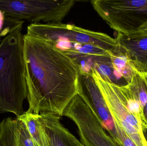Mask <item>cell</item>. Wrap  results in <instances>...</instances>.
<instances>
[{"instance_id": "6", "label": "cell", "mask_w": 147, "mask_h": 146, "mask_svg": "<svg viewBox=\"0 0 147 146\" xmlns=\"http://www.w3.org/2000/svg\"><path fill=\"white\" fill-rule=\"evenodd\" d=\"M78 94L95 114L104 129L115 140V123L102 94L91 74L80 72Z\"/></svg>"}, {"instance_id": "13", "label": "cell", "mask_w": 147, "mask_h": 146, "mask_svg": "<svg viewBox=\"0 0 147 146\" xmlns=\"http://www.w3.org/2000/svg\"><path fill=\"white\" fill-rule=\"evenodd\" d=\"M128 37L130 38H141L147 37V25L141 27L136 32L130 36H129Z\"/></svg>"}, {"instance_id": "3", "label": "cell", "mask_w": 147, "mask_h": 146, "mask_svg": "<svg viewBox=\"0 0 147 146\" xmlns=\"http://www.w3.org/2000/svg\"><path fill=\"white\" fill-rule=\"evenodd\" d=\"M23 24L13 29L0 42V112L22 115L27 87L24 57Z\"/></svg>"}, {"instance_id": "14", "label": "cell", "mask_w": 147, "mask_h": 146, "mask_svg": "<svg viewBox=\"0 0 147 146\" xmlns=\"http://www.w3.org/2000/svg\"><path fill=\"white\" fill-rule=\"evenodd\" d=\"M143 73V77L144 79L146 80V82L147 83V73Z\"/></svg>"}, {"instance_id": "8", "label": "cell", "mask_w": 147, "mask_h": 146, "mask_svg": "<svg viewBox=\"0 0 147 146\" xmlns=\"http://www.w3.org/2000/svg\"><path fill=\"white\" fill-rule=\"evenodd\" d=\"M60 117L51 113L39 114L40 121L47 135L49 146H84L62 124Z\"/></svg>"}, {"instance_id": "12", "label": "cell", "mask_w": 147, "mask_h": 146, "mask_svg": "<svg viewBox=\"0 0 147 146\" xmlns=\"http://www.w3.org/2000/svg\"><path fill=\"white\" fill-rule=\"evenodd\" d=\"M24 21L7 16L4 12L0 11V42L13 29Z\"/></svg>"}, {"instance_id": "4", "label": "cell", "mask_w": 147, "mask_h": 146, "mask_svg": "<svg viewBox=\"0 0 147 146\" xmlns=\"http://www.w3.org/2000/svg\"><path fill=\"white\" fill-rule=\"evenodd\" d=\"M91 4L117 33L129 37L147 25V0H94Z\"/></svg>"}, {"instance_id": "10", "label": "cell", "mask_w": 147, "mask_h": 146, "mask_svg": "<svg viewBox=\"0 0 147 146\" xmlns=\"http://www.w3.org/2000/svg\"><path fill=\"white\" fill-rule=\"evenodd\" d=\"M111 64L115 72L128 85L138 71L125 51L117 45L110 51Z\"/></svg>"}, {"instance_id": "15", "label": "cell", "mask_w": 147, "mask_h": 146, "mask_svg": "<svg viewBox=\"0 0 147 146\" xmlns=\"http://www.w3.org/2000/svg\"><path fill=\"white\" fill-rule=\"evenodd\" d=\"M145 106H146V115L147 116V103Z\"/></svg>"}, {"instance_id": "9", "label": "cell", "mask_w": 147, "mask_h": 146, "mask_svg": "<svg viewBox=\"0 0 147 146\" xmlns=\"http://www.w3.org/2000/svg\"><path fill=\"white\" fill-rule=\"evenodd\" d=\"M117 45L127 55L136 69L147 73V37L130 38L117 33Z\"/></svg>"}, {"instance_id": "2", "label": "cell", "mask_w": 147, "mask_h": 146, "mask_svg": "<svg viewBox=\"0 0 147 146\" xmlns=\"http://www.w3.org/2000/svg\"><path fill=\"white\" fill-rule=\"evenodd\" d=\"M26 33L51 42L77 63L99 57L103 49L110 51L117 45L116 39L104 33L62 22L31 23Z\"/></svg>"}, {"instance_id": "5", "label": "cell", "mask_w": 147, "mask_h": 146, "mask_svg": "<svg viewBox=\"0 0 147 146\" xmlns=\"http://www.w3.org/2000/svg\"><path fill=\"white\" fill-rule=\"evenodd\" d=\"M63 116L76 124L83 146H118V143L107 135L95 114L78 94L67 105Z\"/></svg>"}, {"instance_id": "11", "label": "cell", "mask_w": 147, "mask_h": 146, "mask_svg": "<svg viewBox=\"0 0 147 146\" xmlns=\"http://www.w3.org/2000/svg\"><path fill=\"white\" fill-rule=\"evenodd\" d=\"M39 116V114L26 111L16 118L26 125L36 146H49L47 135L40 121Z\"/></svg>"}, {"instance_id": "7", "label": "cell", "mask_w": 147, "mask_h": 146, "mask_svg": "<svg viewBox=\"0 0 147 146\" xmlns=\"http://www.w3.org/2000/svg\"><path fill=\"white\" fill-rule=\"evenodd\" d=\"M0 11L7 16L39 23L50 19L52 7L47 0H0Z\"/></svg>"}, {"instance_id": "1", "label": "cell", "mask_w": 147, "mask_h": 146, "mask_svg": "<svg viewBox=\"0 0 147 146\" xmlns=\"http://www.w3.org/2000/svg\"><path fill=\"white\" fill-rule=\"evenodd\" d=\"M23 39L29 105L27 112L63 116L78 94L79 66L51 42L27 33Z\"/></svg>"}]
</instances>
